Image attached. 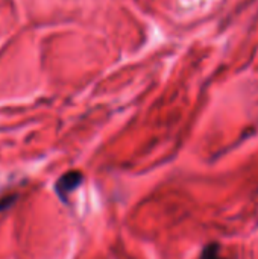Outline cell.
Segmentation results:
<instances>
[{
	"label": "cell",
	"mask_w": 258,
	"mask_h": 259,
	"mask_svg": "<svg viewBox=\"0 0 258 259\" xmlns=\"http://www.w3.org/2000/svg\"><path fill=\"white\" fill-rule=\"evenodd\" d=\"M84 181V176L81 171H68L64 176H61L55 185V191L59 196L61 200H65L70 193H73Z\"/></svg>",
	"instance_id": "1"
},
{
	"label": "cell",
	"mask_w": 258,
	"mask_h": 259,
	"mask_svg": "<svg viewBox=\"0 0 258 259\" xmlns=\"http://www.w3.org/2000/svg\"><path fill=\"white\" fill-rule=\"evenodd\" d=\"M198 259H228V258H225V256L222 255V246H220V244H217V243H210V244H207V246L202 249V252H201V255H199V258Z\"/></svg>",
	"instance_id": "2"
}]
</instances>
